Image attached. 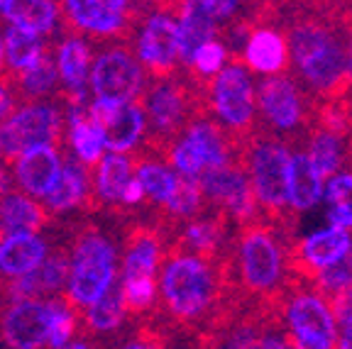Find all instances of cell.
<instances>
[{
    "label": "cell",
    "mask_w": 352,
    "mask_h": 349,
    "mask_svg": "<svg viewBox=\"0 0 352 349\" xmlns=\"http://www.w3.org/2000/svg\"><path fill=\"white\" fill-rule=\"evenodd\" d=\"M289 52L316 91L333 93L340 83L347 81L345 49L333 34L320 25L306 22L298 25L289 34Z\"/></svg>",
    "instance_id": "6da1fadb"
},
{
    "label": "cell",
    "mask_w": 352,
    "mask_h": 349,
    "mask_svg": "<svg viewBox=\"0 0 352 349\" xmlns=\"http://www.w3.org/2000/svg\"><path fill=\"white\" fill-rule=\"evenodd\" d=\"M162 293L174 315L191 320L210 306L213 273L198 257H176L162 273Z\"/></svg>",
    "instance_id": "7a4b0ae2"
},
{
    "label": "cell",
    "mask_w": 352,
    "mask_h": 349,
    "mask_svg": "<svg viewBox=\"0 0 352 349\" xmlns=\"http://www.w3.org/2000/svg\"><path fill=\"white\" fill-rule=\"evenodd\" d=\"M116 278V249L94 235L86 237L74 251L72 276H69V293L74 303L88 308L113 286Z\"/></svg>",
    "instance_id": "3957f363"
},
{
    "label": "cell",
    "mask_w": 352,
    "mask_h": 349,
    "mask_svg": "<svg viewBox=\"0 0 352 349\" xmlns=\"http://www.w3.org/2000/svg\"><path fill=\"white\" fill-rule=\"evenodd\" d=\"M289 174H292V154L284 144L270 139L254 144L250 152V181L262 205L270 210H281L289 205Z\"/></svg>",
    "instance_id": "277c9868"
},
{
    "label": "cell",
    "mask_w": 352,
    "mask_h": 349,
    "mask_svg": "<svg viewBox=\"0 0 352 349\" xmlns=\"http://www.w3.org/2000/svg\"><path fill=\"white\" fill-rule=\"evenodd\" d=\"M286 325L294 344L306 349H330L338 344L336 311L316 293H298L286 308Z\"/></svg>",
    "instance_id": "5b68a950"
},
{
    "label": "cell",
    "mask_w": 352,
    "mask_h": 349,
    "mask_svg": "<svg viewBox=\"0 0 352 349\" xmlns=\"http://www.w3.org/2000/svg\"><path fill=\"white\" fill-rule=\"evenodd\" d=\"M59 135V115L52 105H28L0 122V149L8 157H20L32 147L52 144Z\"/></svg>",
    "instance_id": "8992f818"
},
{
    "label": "cell",
    "mask_w": 352,
    "mask_h": 349,
    "mask_svg": "<svg viewBox=\"0 0 352 349\" xmlns=\"http://www.w3.org/2000/svg\"><path fill=\"white\" fill-rule=\"evenodd\" d=\"M91 91L98 103L122 105L132 103L142 86V71L125 52H105L91 69Z\"/></svg>",
    "instance_id": "52a82bcc"
},
{
    "label": "cell",
    "mask_w": 352,
    "mask_h": 349,
    "mask_svg": "<svg viewBox=\"0 0 352 349\" xmlns=\"http://www.w3.org/2000/svg\"><path fill=\"white\" fill-rule=\"evenodd\" d=\"M59 306L44 303V300L22 298L3 317V335L12 347L34 349L50 344L52 328Z\"/></svg>",
    "instance_id": "ba28073f"
},
{
    "label": "cell",
    "mask_w": 352,
    "mask_h": 349,
    "mask_svg": "<svg viewBox=\"0 0 352 349\" xmlns=\"http://www.w3.org/2000/svg\"><path fill=\"white\" fill-rule=\"evenodd\" d=\"M215 113L230 127H248L254 117V86L248 69L240 64L223 66L213 81Z\"/></svg>",
    "instance_id": "9c48e42d"
},
{
    "label": "cell",
    "mask_w": 352,
    "mask_h": 349,
    "mask_svg": "<svg viewBox=\"0 0 352 349\" xmlns=\"http://www.w3.org/2000/svg\"><path fill=\"white\" fill-rule=\"evenodd\" d=\"M242 278L252 291H272L281 278V251L267 229H252L240 247Z\"/></svg>",
    "instance_id": "30bf717a"
},
{
    "label": "cell",
    "mask_w": 352,
    "mask_h": 349,
    "mask_svg": "<svg viewBox=\"0 0 352 349\" xmlns=\"http://www.w3.org/2000/svg\"><path fill=\"white\" fill-rule=\"evenodd\" d=\"M198 181L204 185V196H208L215 203H223L237 218H250L259 203L252 181L228 161L206 169L198 176Z\"/></svg>",
    "instance_id": "8fae6325"
},
{
    "label": "cell",
    "mask_w": 352,
    "mask_h": 349,
    "mask_svg": "<svg viewBox=\"0 0 352 349\" xmlns=\"http://www.w3.org/2000/svg\"><path fill=\"white\" fill-rule=\"evenodd\" d=\"M91 115L103 132L108 152H127L140 142L144 132V113L135 103L105 105L96 100Z\"/></svg>",
    "instance_id": "7c38bea8"
},
{
    "label": "cell",
    "mask_w": 352,
    "mask_h": 349,
    "mask_svg": "<svg viewBox=\"0 0 352 349\" xmlns=\"http://www.w3.org/2000/svg\"><path fill=\"white\" fill-rule=\"evenodd\" d=\"M140 59L152 69H169L182 56L179 42V20L169 15H154L147 20L138 42Z\"/></svg>",
    "instance_id": "4fadbf2b"
},
{
    "label": "cell",
    "mask_w": 352,
    "mask_h": 349,
    "mask_svg": "<svg viewBox=\"0 0 352 349\" xmlns=\"http://www.w3.org/2000/svg\"><path fill=\"white\" fill-rule=\"evenodd\" d=\"M257 105L264 113L267 122L274 125L276 130H292L301 120V98L298 91L289 78L274 76L264 78L257 93Z\"/></svg>",
    "instance_id": "5bb4252c"
},
{
    "label": "cell",
    "mask_w": 352,
    "mask_h": 349,
    "mask_svg": "<svg viewBox=\"0 0 352 349\" xmlns=\"http://www.w3.org/2000/svg\"><path fill=\"white\" fill-rule=\"evenodd\" d=\"M59 174L61 159L52 144H42V147H32L28 152H22L15 166L17 183L34 198L47 196L59 179Z\"/></svg>",
    "instance_id": "9a60e30c"
},
{
    "label": "cell",
    "mask_w": 352,
    "mask_h": 349,
    "mask_svg": "<svg viewBox=\"0 0 352 349\" xmlns=\"http://www.w3.org/2000/svg\"><path fill=\"white\" fill-rule=\"evenodd\" d=\"M350 249H352V235L347 232V227L330 223L328 227L316 229V232H311L301 242V247H298V262L303 264V269L318 273L320 269L338 262Z\"/></svg>",
    "instance_id": "2e32d148"
},
{
    "label": "cell",
    "mask_w": 352,
    "mask_h": 349,
    "mask_svg": "<svg viewBox=\"0 0 352 349\" xmlns=\"http://www.w3.org/2000/svg\"><path fill=\"white\" fill-rule=\"evenodd\" d=\"M47 259V245L37 232H15L0 242V271L6 276H25Z\"/></svg>",
    "instance_id": "e0dca14e"
},
{
    "label": "cell",
    "mask_w": 352,
    "mask_h": 349,
    "mask_svg": "<svg viewBox=\"0 0 352 349\" xmlns=\"http://www.w3.org/2000/svg\"><path fill=\"white\" fill-rule=\"evenodd\" d=\"M66 10L81 30L113 34L125 20L127 0H66Z\"/></svg>",
    "instance_id": "ac0fdd59"
},
{
    "label": "cell",
    "mask_w": 352,
    "mask_h": 349,
    "mask_svg": "<svg viewBox=\"0 0 352 349\" xmlns=\"http://www.w3.org/2000/svg\"><path fill=\"white\" fill-rule=\"evenodd\" d=\"M325 179L318 174L308 152L292 154V174H289V205L294 210H311L323 201Z\"/></svg>",
    "instance_id": "d6986e66"
},
{
    "label": "cell",
    "mask_w": 352,
    "mask_h": 349,
    "mask_svg": "<svg viewBox=\"0 0 352 349\" xmlns=\"http://www.w3.org/2000/svg\"><path fill=\"white\" fill-rule=\"evenodd\" d=\"M210 39H215V17L201 0H186L182 8V17H179L182 59L191 64L193 54Z\"/></svg>",
    "instance_id": "ffe728a7"
},
{
    "label": "cell",
    "mask_w": 352,
    "mask_h": 349,
    "mask_svg": "<svg viewBox=\"0 0 352 349\" xmlns=\"http://www.w3.org/2000/svg\"><path fill=\"white\" fill-rule=\"evenodd\" d=\"M289 59V44L272 30H257L245 44V61L259 74H279Z\"/></svg>",
    "instance_id": "44dd1931"
},
{
    "label": "cell",
    "mask_w": 352,
    "mask_h": 349,
    "mask_svg": "<svg viewBox=\"0 0 352 349\" xmlns=\"http://www.w3.org/2000/svg\"><path fill=\"white\" fill-rule=\"evenodd\" d=\"M69 276H72V267L61 257L44 259L34 271L17 276L15 293L17 298H37V295L44 293H54L69 281Z\"/></svg>",
    "instance_id": "7402d4cb"
},
{
    "label": "cell",
    "mask_w": 352,
    "mask_h": 349,
    "mask_svg": "<svg viewBox=\"0 0 352 349\" xmlns=\"http://www.w3.org/2000/svg\"><path fill=\"white\" fill-rule=\"evenodd\" d=\"M69 139H72V147L76 152V157L86 164H96L103 159L105 139L103 132H100L98 122L94 120L91 110L83 113V110H72L69 115Z\"/></svg>",
    "instance_id": "603a6c76"
},
{
    "label": "cell",
    "mask_w": 352,
    "mask_h": 349,
    "mask_svg": "<svg viewBox=\"0 0 352 349\" xmlns=\"http://www.w3.org/2000/svg\"><path fill=\"white\" fill-rule=\"evenodd\" d=\"M3 15L20 27L34 32H50L56 22V5L52 0H6Z\"/></svg>",
    "instance_id": "cb8c5ba5"
},
{
    "label": "cell",
    "mask_w": 352,
    "mask_h": 349,
    "mask_svg": "<svg viewBox=\"0 0 352 349\" xmlns=\"http://www.w3.org/2000/svg\"><path fill=\"white\" fill-rule=\"evenodd\" d=\"M0 225L8 235L15 232H37L42 225V210L34 201L20 193H10L0 203Z\"/></svg>",
    "instance_id": "d4e9b609"
},
{
    "label": "cell",
    "mask_w": 352,
    "mask_h": 349,
    "mask_svg": "<svg viewBox=\"0 0 352 349\" xmlns=\"http://www.w3.org/2000/svg\"><path fill=\"white\" fill-rule=\"evenodd\" d=\"M91 52L81 39H66L59 47V76L74 91H81L91 81Z\"/></svg>",
    "instance_id": "484cf974"
},
{
    "label": "cell",
    "mask_w": 352,
    "mask_h": 349,
    "mask_svg": "<svg viewBox=\"0 0 352 349\" xmlns=\"http://www.w3.org/2000/svg\"><path fill=\"white\" fill-rule=\"evenodd\" d=\"M147 113H149V122L157 130L162 132L174 130L182 122V115H184L182 93L176 91L174 86H169V83L157 86L147 98Z\"/></svg>",
    "instance_id": "4316f807"
},
{
    "label": "cell",
    "mask_w": 352,
    "mask_h": 349,
    "mask_svg": "<svg viewBox=\"0 0 352 349\" xmlns=\"http://www.w3.org/2000/svg\"><path fill=\"white\" fill-rule=\"evenodd\" d=\"M132 179L130 159L125 157V152H108L98 161V196L103 201H120L125 185Z\"/></svg>",
    "instance_id": "83f0119b"
},
{
    "label": "cell",
    "mask_w": 352,
    "mask_h": 349,
    "mask_svg": "<svg viewBox=\"0 0 352 349\" xmlns=\"http://www.w3.org/2000/svg\"><path fill=\"white\" fill-rule=\"evenodd\" d=\"M325 213L333 225L352 227V174L330 176L323 191Z\"/></svg>",
    "instance_id": "f1b7e54d"
},
{
    "label": "cell",
    "mask_w": 352,
    "mask_h": 349,
    "mask_svg": "<svg viewBox=\"0 0 352 349\" xmlns=\"http://www.w3.org/2000/svg\"><path fill=\"white\" fill-rule=\"evenodd\" d=\"M3 39H6V61L12 69L22 71L42 56V42H39V32L34 30L12 25Z\"/></svg>",
    "instance_id": "f546056e"
},
{
    "label": "cell",
    "mask_w": 352,
    "mask_h": 349,
    "mask_svg": "<svg viewBox=\"0 0 352 349\" xmlns=\"http://www.w3.org/2000/svg\"><path fill=\"white\" fill-rule=\"evenodd\" d=\"M83 196H86V176L78 166L69 164L61 166L59 179L52 185V191L44 196V201L54 210H69V207H76Z\"/></svg>",
    "instance_id": "4dcf8cb0"
},
{
    "label": "cell",
    "mask_w": 352,
    "mask_h": 349,
    "mask_svg": "<svg viewBox=\"0 0 352 349\" xmlns=\"http://www.w3.org/2000/svg\"><path fill=\"white\" fill-rule=\"evenodd\" d=\"M125 293H122V284H113L103 295H100L96 303L86 308L88 311V325L100 333H108V330H116L122 322V313H125Z\"/></svg>",
    "instance_id": "1f68e13d"
},
{
    "label": "cell",
    "mask_w": 352,
    "mask_h": 349,
    "mask_svg": "<svg viewBox=\"0 0 352 349\" xmlns=\"http://www.w3.org/2000/svg\"><path fill=\"white\" fill-rule=\"evenodd\" d=\"M160 264V247L154 237H140L130 247L122 264V281H135V278H154Z\"/></svg>",
    "instance_id": "d6a6232c"
},
{
    "label": "cell",
    "mask_w": 352,
    "mask_h": 349,
    "mask_svg": "<svg viewBox=\"0 0 352 349\" xmlns=\"http://www.w3.org/2000/svg\"><path fill=\"white\" fill-rule=\"evenodd\" d=\"M308 157L314 161V166L318 169V174L325 181L330 176H336L340 169V159H342V147L340 139L333 130L316 132L314 139H311V147H308Z\"/></svg>",
    "instance_id": "836d02e7"
},
{
    "label": "cell",
    "mask_w": 352,
    "mask_h": 349,
    "mask_svg": "<svg viewBox=\"0 0 352 349\" xmlns=\"http://www.w3.org/2000/svg\"><path fill=\"white\" fill-rule=\"evenodd\" d=\"M138 179L142 181L144 196L166 205L171 193L176 191V183H179V171L174 174L162 164H142L138 169Z\"/></svg>",
    "instance_id": "e575fe53"
},
{
    "label": "cell",
    "mask_w": 352,
    "mask_h": 349,
    "mask_svg": "<svg viewBox=\"0 0 352 349\" xmlns=\"http://www.w3.org/2000/svg\"><path fill=\"white\" fill-rule=\"evenodd\" d=\"M186 137H191L196 147L204 152L206 161H208V169L210 166H218V164H226L228 161V152H226V144H223V137L220 132L215 130L210 122H193L188 127Z\"/></svg>",
    "instance_id": "d590c367"
},
{
    "label": "cell",
    "mask_w": 352,
    "mask_h": 349,
    "mask_svg": "<svg viewBox=\"0 0 352 349\" xmlns=\"http://www.w3.org/2000/svg\"><path fill=\"white\" fill-rule=\"evenodd\" d=\"M201 196H204V185L198 181V176H186L179 174V183H176V191L171 193L169 207L174 215H182V218H191L201 207Z\"/></svg>",
    "instance_id": "8d00e7d4"
},
{
    "label": "cell",
    "mask_w": 352,
    "mask_h": 349,
    "mask_svg": "<svg viewBox=\"0 0 352 349\" xmlns=\"http://www.w3.org/2000/svg\"><path fill=\"white\" fill-rule=\"evenodd\" d=\"M56 83V66L54 61H50L47 56H39L34 64H30L28 69H22V86L25 91L32 95H44L50 93Z\"/></svg>",
    "instance_id": "74e56055"
},
{
    "label": "cell",
    "mask_w": 352,
    "mask_h": 349,
    "mask_svg": "<svg viewBox=\"0 0 352 349\" xmlns=\"http://www.w3.org/2000/svg\"><path fill=\"white\" fill-rule=\"evenodd\" d=\"M318 286L325 293H340L345 289H352V249L342 254L338 262L318 271Z\"/></svg>",
    "instance_id": "f35d334b"
},
{
    "label": "cell",
    "mask_w": 352,
    "mask_h": 349,
    "mask_svg": "<svg viewBox=\"0 0 352 349\" xmlns=\"http://www.w3.org/2000/svg\"><path fill=\"white\" fill-rule=\"evenodd\" d=\"M171 164L179 174L186 176H201L208 169V161H206L204 152L196 147L191 137H184L182 142L176 144L174 152H171Z\"/></svg>",
    "instance_id": "ab89813d"
},
{
    "label": "cell",
    "mask_w": 352,
    "mask_h": 349,
    "mask_svg": "<svg viewBox=\"0 0 352 349\" xmlns=\"http://www.w3.org/2000/svg\"><path fill=\"white\" fill-rule=\"evenodd\" d=\"M333 311L338 317V347L352 349V289L333 295Z\"/></svg>",
    "instance_id": "60d3db41"
},
{
    "label": "cell",
    "mask_w": 352,
    "mask_h": 349,
    "mask_svg": "<svg viewBox=\"0 0 352 349\" xmlns=\"http://www.w3.org/2000/svg\"><path fill=\"white\" fill-rule=\"evenodd\" d=\"M226 56H228L226 47L220 42H215V39H210V42H206L204 47L193 54L191 66H196L198 74H204V76H215V74L223 71Z\"/></svg>",
    "instance_id": "b9f144b4"
},
{
    "label": "cell",
    "mask_w": 352,
    "mask_h": 349,
    "mask_svg": "<svg viewBox=\"0 0 352 349\" xmlns=\"http://www.w3.org/2000/svg\"><path fill=\"white\" fill-rule=\"evenodd\" d=\"M186 242L198 251H210L218 242V229H215L213 223L208 220H198V223H191L186 227Z\"/></svg>",
    "instance_id": "7bdbcfd3"
},
{
    "label": "cell",
    "mask_w": 352,
    "mask_h": 349,
    "mask_svg": "<svg viewBox=\"0 0 352 349\" xmlns=\"http://www.w3.org/2000/svg\"><path fill=\"white\" fill-rule=\"evenodd\" d=\"M122 293H125L127 306L144 308L154 298V278H135V281H122Z\"/></svg>",
    "instance_id": "ee69618b"
},
{
    "label": "cell",
    "mask_w": 352,
    "mask_h": 349,
    "mask_svg": "<svg viewBox=\"0 0 352 349\" xmlns=\"http://www.w3.org/2000/svg\"><path fill=\"white\" fill-rule=\"evenodd\" d=\"M74 337V315L66 308L59 306L54 317V328H52L50 347H69Z\"/></svg>",
    "instance_id": "f6af8a7d"
},
{
    "label": "cell",
    "mask_w": 352,
    "mask_h": 349,
    "mask_svg": "<svg viewBox=\"0 0 352 349\" xmlns=\"http://www.w3.org/2000/svg\"><path fill=\"white\" fill-rule=\"evenodd\" d=\"M201 3L208 8L210 15H213L215 20H226V17H230L232 12H235L240 0H201Z\"/></svg>",
    "instance_id": "bcb514c9"
},
{
    "label": "cell",
    "mask_w": 352,
    "mask_h": 349,
    "mask_svg": "<svg viewBox=\"0 0 352 349\" xmlns=\"http://www.w3.org/2000/svg\"><path fill=\"white\" fill-rule=\"evenodd\" d=\"M144 196V188H142V181L138 179V176H132L130 183L125 185V191H122V203H127V205H132V203H140Z\"/></svg>",
    "instance_id": "7dc6e473"
},
{
    "label": "cell",
    "mask_w": 352,
    "mask_h": 349,
    "mask_svg": "<svg viewBox=\"0 0 352 349\" xmlns=\"http://www.w3.org/2000/svg\"><path fill=\"white\" fill-rule=\"evenodd\" d=\"M10 110H12V100L3 88H0V122H6L10 117Z\"/></svg>",
    "instance_id": "c3c4849f"
},
{
    "label": "cell",
    "mask_w": 352,
    "mask_h": 349,
    "mask_svg": "<svg viewBox=\"0 0 352 349\" xmlns=\"http://www.w3.org/2000/svg\"><path fill=\"white\" fill-rule=\"evenodd\" d=\"M345 59H347V81L352 83V34H350V42H347Z\"/></svg>",
    "instance_id": "681fc988"
},
{
    "label": "cell",
    "mask_w": 352,
    "mask_h": 349,
    "mask_svg": "<svg viewBox=\"0 0 352 349\" xmlns=\"http://www.w3.org/2000/svg\"><path fill=\"white\" fill-rule=\"evenodd\" d=\"M6 59V39H0V64Z\"/></svg>",
    "instance_id": "f907efd6"
},
{
    "label": "cell",
    "mask_w": 352,
    "mask_h": 349,
    "mask_svg": "<svg viewBox=\"0 0 352 349\" xmlns=\"http://www.w3.org/2000/svg\"><path fill=\"white\" fill-rule=\"evenodd\" d=\"M3 8H6V0H0V12H3Z\"/></svg>",
    "instance_id": "816d5d0a"
},
{
    "label": "cell",
    "mask_w": 352,
    "mask_h": 349,
    "mask_svg": "<svg viewBox=\"0 0 352 349\" xmlns=\"http://www.w3.org/2000/svg\"><path fill=\"white\" fill-rule=\"evenodd\" d=\"M0 159H3V149H0Z\"/></svg>",
    "instance_id": "f5cc1de1"
},
{
    "label": "cell",
    "mask_w": 352,
    "mask_h": 349,
    "mask_svg": "<svg viewBox=\"0 0 352 349\" xmlns=\"http://www.w3.org/2000/svg\"><path fill=\"white\" fill-rule=\"evenodd\" d=\"M0 227H3V225H0Z\"/></svg>",
    "instance_id": "db71d44e"
}]
</instances>
